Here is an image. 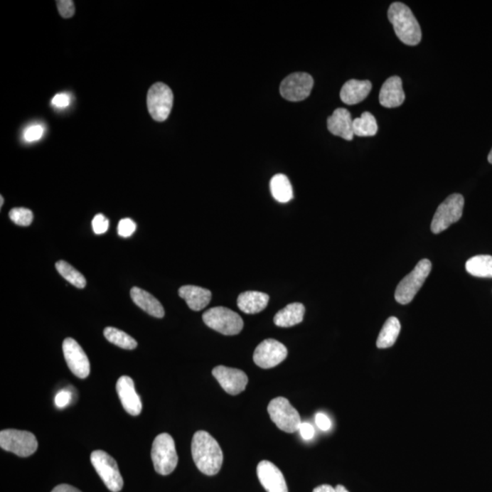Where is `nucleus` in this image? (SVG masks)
<instances>
[{
  "label": "nucleus",
  "mask_w": 492,
  "mask_h": 492,
  "mask_svg": "<svg viewBox=\"0 0 492 492\" xmlns=\"http://www.w3.org/2000/svg\"><path fill=\"white\" fill-rule=\"evenodd\" d=\"M272 422L277 426V428L284 432L294 433L299 429L301 417L299 413L289 400L284 397H277L271 401L267 407Z\"/></svg>",
  "instance_id": "8"
},
{
  "label": "nucleus",
  "mask_w": 492,
  "mask_h": 492,
  "mask_svg": "<svg viewBox=\"0 0 492 492\" xmlns=\"http://www.w3.org/2000/svg\"><path fill=\"white\" fill-rule=\"evenodd\" d=\"M71 392L69 390H61L55 397V404L59 409H63L70 403Z\"/></svg>",
  "instance_id": "36"
},
{
  "label": "nucleus",
  "mask_w": 492,
  "mask_h": 492,
  "mask_svg": "<svg viewBox=\"0 0 492 492\" xmlns=\"http://www.w3.org/2000/svg\"><path fill=\"white\" fill-rule=\"evenodd\" d=\"M136 223L132 219H122L118 225V234L122 237L128 238L134 234Z\"/></svg>",
  "instance_id": "32"
},
{
  "label": "nucleus",
  "mask_w": 492,
  "mask_h": 492,
  "mask_svg": "<svg viewBox=\"0 0 492 492\" xmlns=\"http://www.w3.org/2000/svg\"><path fill=\"white\" fill-rule=\"evenodd\" d=\"M401 330L400 320L397 317L391 316L385 322L377 340L378 348L384 349L391 348L395 345L399 338Z\"/></svg>",
  "instance_id": "24"
},
{
  "label": "nucleus",
  "mask_w": 492,
  "mask_h": 492,
  "mask_svg": "<svg viewBox=\"0 0 492 492\" xmlns=\"http://www.w3.org/2000/svg\"><path fill=\"white\" fill-rule=\"evenodd\" d=\"M268 302H269V296L267 294L257 292V291H247L238 296L237 306L242 312L254 315L265 309Z\"/></svg>",
  "instance_id": "22"
},
{
  "label": "nucleus",
  "mask_w": 492,
  "mask_h": 492,
  "mask_svg": "<svg viewBox=\"0 0 492 492\" xmlns=\"http://www.w3.org/2000/svg\"><path fill=\"white\" fill-rule=\"evenodd\" d=\"M336 492H349L348 490L344 486H342V485H338V486L336 487Z\"/></svg>",
  "instance_id": "41"
},
{
  "label": "nucleus",
  "mask_w": 492,
  "mask_h": 492,
  "mask_svg": "<svg viewBox=\"0 0 492 492\" xmlns=\"http://www.w3.org/2000/svg\"><path fill=\"white\" fill-rule=\"evenodd\" d=\"M0 199H1V202H0V207L3 206V203H4V198H3V196L0 197Z\"/></svg>",
  "instance_id": "43"
},
{
  "label": "nucleus",
  "mask_w": 492,
  "mask_h": 492,
  "mask_svg": "<svg viewBox=\"0 0 492 492\" xmlns=\"http://www.w3.org/2000/svg\"><path fill=\"white\" fill-rule=\"evenodd\" d=\"M173 105V93L166 84L158 82L149 90L148 111L156 122L166 121Z\"/></svg>",
  "instance_id": "10"
},
{
  "label": "nucleus",
  "mask_w": 492,
  "mask_h": 492,
  "mask_svg": "<svg viewBox=\"0 0 492 492\" xmlns=\"http://www.w3.org/2000/svg\"><path fill=\"white\" fill-rule=\"evenodd\" d=\"M131 297L135 305L145 311L149 315L157 319H163L164 316L165 311L160 301L155 299L153 294L148 293L147 291L139 287L132 288Z\"/></svg>",
  "instance_id": "20"
},
{
  "label": "nucleus",
  "mask_w": 492,
  "mask_h": 492,
  "mask_svg": "<svg viewBox=\"0 0 492 492\" xmlns=\"http://www.w3.org/2000/svg\"><path fill=\"white\" fill-rule=\"evenodd\" d=\"M432 262L428 259L420 260L415 268L397 284L395 299L401 305H407L416 296L432 272Z\"/></svg>",
  "instance_id": "3"
},
{
  "label": "nucleus",
  "mask_w": 492,
  "mask_h": 492,
  "mask_svg": "<svg viewBox=\"0 0 492 492\" xmlns=\"http://www.w3.org/2000/svg\"><path fill=\"white\" fill-rule=\"evenodd\" d=\"M466 270L476 277L492 278L491 255H476L469 258L466 263Z\"/></svg>",
  "instance_id": "26"
},
{
  "label": "nucleus",
  "mask_w": 492,
  "mask_h": 492,
  "mask_svg": "<svg viewBox=\"0 0 492 492\" xmlns=\"http://www.w3.org/2000/svg\"><path fill=\"white\" fill-rule=\"evenodd\" d=\"M9 218L16 225L28 226L33 221V213L27 208H13L9 212Z\"/></svg>",
  "instance_id": "30"
},
{
  "label": "nucleus",
  "mask_w": 492,
  "mask_h": 492,
  "mask_svg": "<svg viewBox=\"0 0 492 492\" xmlns=\"http://www.w3.org/2000/svg\"><path fill=\"white\" fill-rule=\"evenodd\" d=\"M92 228L96 235H102L108 231L109 220L102 213H99L92 220Z\"/></svg>",
  "instance_id": "33"
},
{
  "label": "nucleus",
  "mask_w": 492,
  "mask_h": 492,
  "mask_svg": "<svg viewBox=\"0 0 492 492\" xmlns=\"http://www.w3.org/2000/svg\"><path fill=\"white\" fill-rule=\"evenodd\" d=\"M51 105H53L55 108L58 109H65L69 107L70 105V97L69 94L67 93H59L53 97V100H51Z\"/></svg>",
  "instance_id": "35"
},
{
  "label": "nucleus",
  "mask_w": 492,
  "mask_h": 492,
  "mask_svg": "<svg viewBox=\"0 0 492 492\" xmlns=\"http://www.w3.org/2000/svg\"><path fill=\"white\" fill-rule=\"evenodd\" d=\"M213 375L223 390L232 396L242 393L247 386V375L240 369L218 365L213 369Z\"/></svg>",
  "instance_id": "14"
},
{
  "label": "nucleus",
  "mask_w": 492,
  "mask_h": 492,
  "mask_svg": "<svg viewBox=\"0 0 492 492\" xmlns=\"http://www.w3.org/2000/svg\"><path fill=\"white\" fill-rule=\"evenodd\" d=\"M405 100V92L402 80L400 77L392 76L383 83L380 93V105L386 108H396L402 105Z\"/></svg>",
  "instance_id": "17"
},
{
  "label": "nucleus",
  "mask_w": 492,
  "mask_h": 492,
  "mask_svg": "<svg viewBox=\"0 0 492 492\" xmlns=\"http://www.w3.org/2000/svg\"><path fill=\"white\" fill-rule=\"evenodd\" d=\"M388 19L403 43L416 46L422 41V28L411 9L404 3L394 2L388 9Z\"/></svg>",
  "instance_id": "2"
},
{
  "label": "nucleus",
  "mask_w": 492,
  "mask_h": 492,
  "mask_svg": "<svg viewBox=\"0 0 492 492\" xmlns=\"http://www.w3.org/2000/svg\"><path fill=\"white\" fill-rule=\"evenodd\" d=\"M116 390L126 412L132 416L140 415L142 403L140 396L136 392L134 380L128 375H122L116 384Z\"/></svg>",
  "instance_id": "16"
},
{
  "label": "nucleus",
  "mask_w": 492,
  "mask_h": 492,
  "mask_svg": "<svg viewBox=\"0 0 492 492\" xmlns=\"http://www.w3.org/2000/svg\"><path fill=\"white\" fill-rule=\"evenodd\" d=\"M43 134L44 128L40 124H35L25 129L23 138L27 142H34L41 140Z\"/></svg>",
  "instance_id": "31"
},
{
  "label": "nucleus",
  "mask_w": 492,
  "mask_h": 492,
  "mask_svg": "<svg viewBox=\"0 0 492 492\" xmlns=\"http://www.w3.org/2000/svg\"><path fill=\"white\" fill-rule=\"evenodd\" d=\"M155 471L161 475H169L178 464L176 443L173 437L167 433L160 434L155 438L151 448Z\"/></svg>",
  "instance_id": "4"
},
{
  "label": "nucleus",
  "mask_w": 492,
  "mask_h": 492,
  "mask_svg": "<svg viewBox=\"0 0 492 492\" xmlns=\"http://www.w3.org/2000/svg\"><path fill=\"white\" fill-rule=\"evenodd\" d=\"M94 469L106 487L112 492H119L123 487V478L119 471L117 462L103 451H95L90 455Z\"/></svg>",
  "instance_id": "9"
},
{
  "label": "nucleus",
  "mask_w": 492,
  "mask_h": 492,
  "mask_svg": "<svg viewBox=\"0 0 492 492\" xmlns=\"http://www.w3.org/2000/svg\"><path fill=\"white\" fill-rule=\"evenodd\" d=\"M179 296L186 301L188 306L193 311H200L209 305L212 299L211 291L196 286H184L179 289Z\"/></svg>",
  "instance_id": "21"
},
{
  "label": "nucleus",
  "mask_w": 492,
  "mask_h": 492,
  "mask_svg": "<svg viewBox=\"0 0 492 492\" xmlns=\"http://www.w3.org/2000/svg\"><path fill=\"white\" fill-rule=\"evenodd\" d=\"M313 86L314 80L309 73H293L282 82L280 93L289 102H301L310 95Z\"/></svg>",
  "instance_id": "11"
},
{
  "label": "nucleus",
  "mask_w": 492,
  "mask_h": 492,
  "mask_svg": "<svg viewBox=\"0 0 492 492\" xmlns=\"http://www.w3.org/2000/svg\"><path fill=\"white\" fill-rule=\"evenodd\" d=\"M51 492H82L77 490V488L70 486L68 484H60L59 486L55 487Z\"/></svg>",
  "instance_id": "39"
},
{
  "label": "nucleus",
  "mask_w": 492,
  "mask_h": 492,
  "mask_svg": "<svg viewBox=\"0 0 492 492\" xmlns=\"http://www.w3.org/2000/svg\"><path fill=\"white\" fill-rule=\"evenodd\" d=\"M203 322L210 328L225 336L238 335L244 328L242 317L223 306L213 307L203 316Z\"/></svg>",
  "instance_id": "5"
},
{
  "label": "nucleus",
  "mask_w": 492,
  "mask_h": 492,
  "mask_svg": "<svg viewBox=\"0 0 492 492\" xmlns=\"http://www.w3.org/2000/svg\"><path fill=\"white\" fill-rule=\"evenodd\" d=\"M105 336L109 342L123 349L132 351V349L137 348L138 346L137 341L134 338H132L131 336H129L127 333L112 328V326L105 329Z\"/></svg>",
  "instance_id": "28"
},
{
  "label": "nucleus",
  "mask_w": 492,
  "mask_h": 492,
  "mask_svg": "<svg viewBox=\"0 0 492 492\" xmlns=\"http://www.w3.org/2000/svg\"><path fill=\"white\" fill-rule=\"evenodd\" d=\"M305 306L301 303H292L284 307L274 317V323L279 328H291L304 320Z\"/></svg>",
  "instance_id": "23"
},
{
  "label": "nucleus",
  "mask_w": 492,
  "mask_h": 492,
  "mask_svg": "<svg viewBox=\"0 0 492 492\" xmlns=\"http://www.w3.org/2000/svg\"><path fill=\"white\" fill-rule=\"evenodd\" d=\"M287 357L286 346L274 339L264 340L255 348L254 354L255 363L262 368L277 367Z\"/></svg>",
  "instance_id": "12"
},
{
  "label": "nucleus",
  "mask_w": 492,
  "mask_h": 492,
  "mask_svg": "<svg viewBox=\"0 0 492 492\" xmlns=\"http://www.w3.org/2000/svg\"><path fill=\"white\" fill-rule=\"evenodd\" d=\"M464 197L459 193L449 196L437 209L432 223L433 234H440L461 218Z\"/></svg>",
  "instance_id": "6"
},
{
  "label": "nucleus",
  "mask_w": 492,
  "mask_h": 492,
  "mask_svg": "<svg viewBox=\"0 0 492 492\" xmlns=\"http://www.w3.org/2000/svg\"><path fill=\"white\" fill-rule=\"evenodd\" d=\"M56 269L64 279L70 282L74 287L80 288V289L86 287V279L83 274L67 262L63 260L58 262Z\"/></svg>",
  "instance_id": "29"
},
{
  "label": "nucleus",
  "mask_w": 492,
  "mask_h": 492,
  "mask_svg": "<svg viewBox=\"0 0 492 492\" xmlns=\"http://www.w3.org/2000/svg\"><path fill=\"white\" fill-rule=\"evenodd\" d=\"M328 128L333 135L338 136L346 141L353 140V119L351 113L345 108L336 109L328 119Z\"/></svg>",
  "instance_id": "18"
},
{
  "label": "nucleus",
  "mask_w": 492,
  "mask_h": 492,
  "mask_svg": "<svg viewBox=\"0 0 492 492\" xmlns=\"http://www.w3.org/2000/svg\"><path fill=\"white\" fill-rule=\"evenodd\" d=\"M488 163L492 164V149H491L490 154H488Z\"/></svg>",
  "instance_id": "42"
},
{
  "label": "nucleus",
  "mask_w": 492,
  "mask_h": 492,
  "mask_svg": "<svg viewBox=\"0 0 492 492\" xmlns=\"http://www.w3.org/2000/svg\"><path fill=\"white\" fill-rule=\"evenodd\" d=\"M299 430L301 436H302V438L306 440L312 439L314 438V435H315V429H314V427L311 425L310 423H301Z\"/></svg>",
  "instance_id": "37"
},
{
  "label": "nucleus",
  "mask_w": 492,
  "mask_h": 492,
  "mask_svg": "<svg viewBox=\"0 0 492 492\" xmlns=\"http://www.w3.org/2000/svg\"><path fill=\"white\" fill-rule=\"evenodd\" d=\"M371 89L372 83L369 80H351L342 87L340 98L346 105H358L367 98Z\"/></svg>",
  "instance_id": "19"
},
{
  "label": "nucleus",
  "mask_w": 492,
  "mask_h": 492,
  "mask_svg": "<svg viewBox=\"0 0 492 492\" xmlns=\"http://www.w3.org/2000/svg\"><path fill=\"white\" fill-rule=\"evenodd\" d=\"M63 348L65 360L70 371L80 378L88 377L90 372L89 358L79 343L73 338H66L64 340Z\"/></svg>",
  "instance_id": "13"
},
{
  "label": "nucleus",
  "mask_w": 492,
  "mask_h": 492,
  "mask_svg": "<svg viewBox=\"0 0 492 492\" xmlns=\"http://www.w3.org/2000/svg\"><path fill=\"white\" fill-rule=\"evenodd\" d=\"M353 131L359 137L374 136L378 131L377 119L370 112H365L360 117L353 119Z\"/></svg>",
  "instance_id": "27"
},
{
  "label": "nucleus",
  "mask_w": 492,
  "mask_h": 492,
  "mask_svg": "<svg viewBox=\"0 0 492 492\" xmlns=\"http://www.w3.org/2000/svg\"><path fill=\"white\" fill-rule=\"evenodd\" d=\"M192 455L197 468L203 474L216 475L222 468L223 454L221 446L208 432L200 430L194 434Z\"/></svg>",
  "instance_id": "1"
},
{
  "label": "nucleus",
  "mask_w": 492,
  "mask_h": 492,
  "mask_svg": "<svg viewBox=\"0 0 492 492\" xmlns=\"http://www.w3.org/2000/svg\"><path fill=\"white\" fill-rule=\"evenodd\" d=\"M257 476L262 486L267 492H288L284 475L274 463L268 461L259 463Z\"/></svg>",
  "instance_id": "15"
},
{
  "label": "nucleus",
  "mask_w": 492,
  "mask_h": 492,
  "mask_svg": "<svg viewBox=\"0 0 492 492\" xmlns=\"http://www.w3.org/2000/svg\"><path fill=\"white\" fill-rule=\"evenodd\" d=\"M0 446L18 457H30L38 449L34 434L24 430L5 429L0 432Z\"/></svg>",
  "instance_id": "7"
},
{
  "label": "nucleus",
  "mask_w": 492,
  "mask_h": 492,
  "mask_svg": "<svg viewBox=\"0 0 492 492\" xmlns=\"http://www.w3.org/2000/svg\"><path fill=\"white\" fill-rule=\"evenodd\" d=\"M316 423L317 427H319L320 429L323 430V432L330 429L332 425L331 420L329 419V417L323 413L317 414L316 416Z\"/></svg>",
  "instance_id": "38"
},
{
  "label": "nucleus",
  "mask_w": 492,
  "mask_h": 492,
  "mask_svg": "<svg viewBox=\"0 0 492 492\" xmlns=\"http://www.w3.org/2000/svg\"><path fill=\"white\" fill-rule=\"evenodd\" d=\"M57 6L61 17L70 18L75 13V6L71 0H58Z\"/></svg>",
  "instance_id": "34"
},
{
  "label": "nucleus",
  "mask_w": 492,
  "mask_h": 492,
  "mask_svg": "<svg viewBox=\"0 0 492 492\" xmlns=\"http://www.w3.org/2000/svg\"><path fill=\"white\" fill-rule=\"evenodd\" d=\"M313 492H336V488L330 486V485H321V486L316 487Z\"/></svg>",
  "instance_id": "40"
},
{
  "label": "nucleus",
  "mask_w": 492,
  "mask_h": 492,
  "mask_svg": "<svg viewBox=\"0 0 492 492\" xmlns=\"http://www.w3.org/2000/svg\"><path fill=\"white\" fill-rule=\"evenodd\" d=\"M272 196L277 202L286 203L293 199V188L289 179L284 174H277L270 182Z\"/></svg>",
  "instance_id": "25"
}]
</instances>
